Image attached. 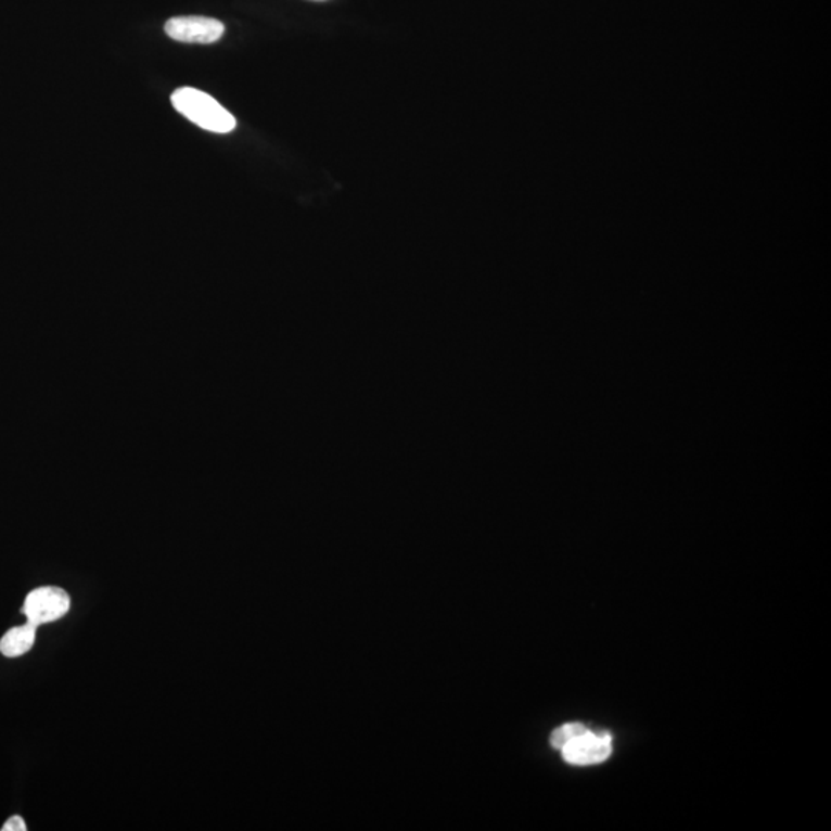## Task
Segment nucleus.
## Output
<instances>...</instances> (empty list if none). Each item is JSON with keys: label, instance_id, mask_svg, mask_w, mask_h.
Wrapping results in <instances>:
<instances>
[{"label": "nucleus", "instance_id": "39448f33", "mask_svg": "<svg viewBox=\"0 0 831 831\" xmlns=\"http://www.w3.org/2000/svg\"><path fill=\"white\" fill-rule=\"evenodd\" d=\"M36 631H38V625L31 623L11 628L0 639V653L7 657H17L28 653L35 645Z\"/></svg>", "mask_w": 831, "mask_h": 831}, {"label": "nucleus", "instance_id": "0eeeda50", "mask_svg": "<svg viewBox=\"0 0 831 831\" xmlns=\"http://www.w3.org/2000/svg\"><path fill=\"white\" fill-rule=\"evenodd\" d=\"M27 830V823L21 816H11L9 821L3 823L2 831H25Z\"/></svg>", "mask_w": 831, "mask_h": 831}, {"label": "nucleus", "instance_id": "20e7f679", "mask_svg": "<svg viewBox=\"0 0 831 831\" xmlns=\"http://www.w3.org/2000/svg\"><path fill=\"white\" fill-rule=\"evenodd\" d=\"M562 756L573 766H593L604 763L612 755V738L605 733L588 730L562 746Z\"/></svg>", "mask_w": 831, "mask_h": 831}, {"label": "nucleus", "instance_id": "f03ea898", "mask_svg": "<svg viewBox=\"0 0 831 831\" xmlns=\"http://www.w3.org/2000/svg\"><path fill=\"white\" fill-rule=\"evenodd\" d=\"M69 612V596L59 587H40L29 591L22 613L28 623L43 625L61 619Z\"/></svg>", "mask_w": 831, "mask_h": 831}, {"label": "nucleus", "instance_id": "f257e3e1", "mask_svg": "<svg viewBox=\"0 0 831 831\" xmlns=\"http://www.w3.org/2000/svg\"><path fill=\"white\" fill-rule=\"evenodd\" d=\"M171 104L176 112L186 116L190 123L197 125L202 130L227 135L236 128L233 114L223 108L212 95L196 88H179L171 94Z\"/></svg>", "mask_w": 831, "mask_h": 831}, {"label": "nucleus", "instance_id": "423d86ee", "mask_svg": "<svg viewBox=\"0 0 831 831\" xmlns=\"http://www.w3.org/2000/svg\"><path fill=\"white\" fill-rule=\"evenodd\" d=\"M588 728L583 724H567V726L559 727L557 731L551 734V745L557 749L567 745L573 739L580 737V734L587 733Z\"/></svg>", "mask_w": 831, "mask_h": 831}, {"label": "nucleus", "instance_id": "7ed1b4c3", "mask_svg": "<svg viewBox=\"0 0 831 831\" xmlns=\"http://www.w3.org/2000/svg\"><path fill=\"white\" fill-rule=\"evenodd\" d=\"M168 38L183 43H215L226 33V25L213 17L179 16L165 24Z\"/></svg>", "mask_w": 831, "mask_h": 831}]
</instances>
